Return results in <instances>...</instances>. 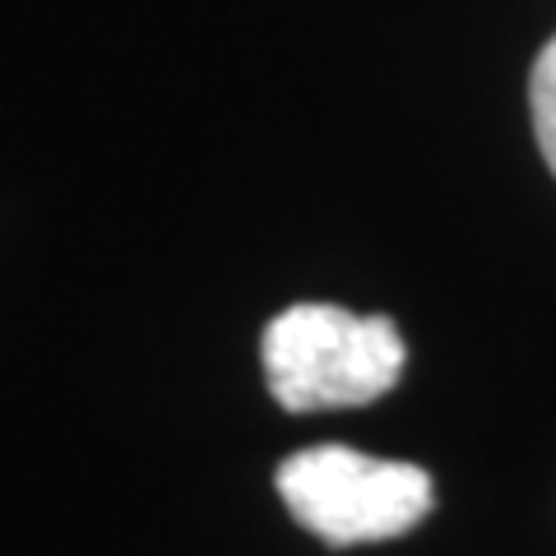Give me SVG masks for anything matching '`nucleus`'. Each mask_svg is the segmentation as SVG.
Masks as SVG:
<instances>
[{
	"label": "nucleus",
	"mask_w": 556,
	"mask_h": 556,
	"mask_svg": "<svg viewBox=\"0 0 556 556\" xmlns=\"http://www.w3.org/2000/svg\"><path fill=\"white\" fill-rule=\"evenodd\" d=\"M265 386L288 413L362 408L390 394L404 371V339L386 316L306 302L274 316L260 339Z\"/></svg>",
	"instance_id": "f257e3e1"
},
{
	"label": "nucleus",
	"mask_w": 556,
	"mask_h": 556,
	"mask_svg": "<svg viewBox=\"0 0 556 556\" xmlns=\"http://www.w3.org/2000/svg\"><path fill=\"white\" fill-rule=\"evenodd\" d=\"M278 496L320 543L357 547L422 525L431 510V478L417 464L371 459L348 445H311L278 468Z\"/></svg>",
	"instance_id": "f03ea898"
},
{
	"label": "nucleus",
	"mask_w": 556,
	"mask_h": 556,
	"mask_svg": "<svg viewBox=\"0 0 556 556\" xmlns=\"http://www.w3.org/2000/svg\"><path fill=\"white\" fill-rule=\"evenodd\" d=\"M529 108H533V135H538V149H543L547 167L556 172V38L543 47V56L533 61Z\"/></svg>",
	"instance_id": "7ed1b4c3"
}]
</instances>
